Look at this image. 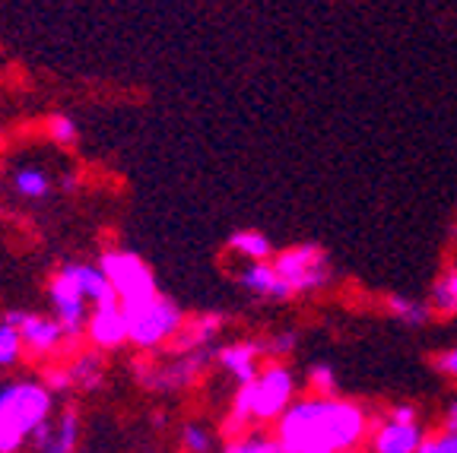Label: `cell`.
Wrapping results in <instances>:
<instances>
[{
	"mask_svg": "<svg viewBox=\"0 0 457 453\" xmlns=\"http://www.w3.org/2000/svg\"><path fill=\"white\" fill-rule=\"evenodd\" d=\"M86 336L102 352L121 349L128 342V314H124V308L114 301V305H99L96 311H89Z\"/></svg>",
	"mask_w": 457,
	"mask_h": 453,
	"instance_id": "9c48e42d",
	"label": "cell"
},
{
	"mask_svg": "<svg viewBox=\"0 0 457 453\" xmlns=\"http://www.w3.org/2000/svg\"><path fill=\"white\" fill-rule=\"evenodd\" d=\"M387 416L397 418V422H416V409H413V406H394Z\"/></svg>",
	"mask_w": 457,
	"mask_h": 453,
	"instance_id": "4dcf8cb0",
	"label": "cell"
},
{
	"mask_svg": "<svg viewBox=\"0 0 457 453\" xmlns=\"http://www.w3.org/2000/svg\"><path fill=\"white\" fill-rule=\"evenodd\" d=\"M270 267L293 295H312L334 283V263L318 244H295L289 251H279Z\"/></svg>",
	"mask_w": 457,
	"mask_h": 453,
	"instance_id": "277c9868",
	"label": "cell"
},
{
	"mask_svg": "<svg viewBox=\"0 0 457 453\" xmlns=\"http://www.w3.org/2000/svg\"><path fill=\"white\" fill-rule=\"evenodd\" d=\"M420 453H457V432H438L426 434V441L420 444Z\"/></svg>",
	"mask_w": 457,
	"mask_h": 453,
	"instance_id": "4316f807",
	"label": "cell"
},
{
	"mask_svg": "<svg viewBox=\"0 0 457 453\" xmlns=\"http://www.w3.org/2000/svg\"><path fill=\"white\" fill-rule=\"evenodd\" d=\"M238 283L257 298H267V301H286L293 298V292L286 289V283L277 276V269L270 267V260L261 263H248V267L238 273Z\"/></svg>",
	"mask_w": 457,
	"mask_h": 453,
	"instance_id": "9a60e30c",
	"label": "cell"
},
{
	"mask_svg": "<svg viewBox=\"0 0 457 453\" xmlns=\"http://www.w3.org/2000/svg\"><path fill=\"white\" fill-rule=\"evenodd\" d=\"M48 295H51V305H54V320L61 324L67 340L83 336L86 320H89V308H86V295L77 283L73 263L57 269L54 279H51V285H48Z\"/></svg>",
	"mask_w": 457,
	"mask_h": 453,
	"instance_id": "52a82bcc",
	"label": "cell"
},
{
	"mask_svg": "<svg viewBox=\"0 0 457 453\" xmlns=\"http://www.w3.org/2000/svg\"><path fill=\"white\" fill-rule=\"evenodd\" d=\"M248 390V409L251 422H277L286 412V406L295 399V375L283 361H270L257 371L251 383H242Z\"/></svg>",
	"mask_w": 457,
	"mask_h": 453,
	"instance_id": "8992f818",
	"label": "cell"
},
{
	"mask_svg": "<svg viewBox=\"0 0 457 453\" xmlns=\"http://www.w3.org/2000/svg\"><path fill=\"white\" fill-rule=\"evenodd\" d=\"M226 453H283L277 444V438L264 432H242L236 434V441H228Z\"/></svg>",
	"mask_w": 457,
	"mask_h": 453,
	"instance_id": "7402d4cb",
	"label": "cell"
},
{
	"mask_svg": "<svg viewBox=\"0 0 457 453\" xmlns=\"http://www.w3.org/2000/svg\"><path fill=\"white\" fill-rule=\"evenodd\" d=\"M48 134L57 146H77V140H79V128L67 114H54V118L48 120Z\"/></svg>",
	"mask_w": 457,
	"mask_h": 453,
	"instance_id": "484cf974",
	"label": "cell"
},
{
	"mask_svg": "<svg viewBox=\"0 0 457 453\" xmlns=\"http://www.w3.org/2000/svg\"><path fill=\"white\" fill-rule=\"evenodd\" d=\"M426 441V428L416 422H397L387 416L375 434H371V453H420V444Z\"/></svg>",
	"mask_w": 457,
	"mask_h": 453,
	"instance_id": "7c38bea8",
	"label": "cell"
},
{
	"mask_svg": "<svg viewBox=\"0 0 457 453\" xmlns=\"http://www.w3.org/2000/svg\"><path fill=\"white\" fill-rule=\"evenodd\" d=\"M51 397L38 381L0 383V453H20L36 428L51 418Z\"/></svg>",
	"mask_w": 457,
	"mask_h": 453,
	"instance_id": "7a4b0ae2",
	"label": "cell"
},
{
	"mask_svg": "<svg viewBox=\"0 0 457 453\" xmlns=\"http://www.w3.org/2000/svg\"><path fill=\"white\" fill-rule=\"evenodd\" d=\"M79 412L64 409L54 422H45L42 428L32 432V450L36 453H77L79 447Z\"/></svg>",
	"mask_w": 457,
	"mask_h": 453,
	"instance_id": "30bf717a",
	"label": "cell"
},
{
	"mask_svg": "<svg viewBox=\"0 0 457 453\" xmlns=\"http://www.w3.org/2000/svg\"><path fill=\"white\" fill-rule=\"evenodd\" d=\"M124 314H128V342H134L143 352L162 349L185 326V311L169 295H156L137 308H124Z\"/></svg>",
	"mask_w": 457,
	"mask_h": 453,
	"instance_id": "3957f363",
	"label": "cell"
},
{
	"mask_svg": "<svg viewBox=\"0 0 457 453\" xmlns=\"http://www.w3.org/2000/svg\"><path fill=\"white\" fill-rule=\"evenodd\" d=\"M99 269L105 273L108 285H112L114 298L121 308H137L143 301L159 295V285L153 269L140 260L137 254H128V251H112V254L102 257Z\"/></svg>",
	"mask_w": 457,
	"mask_h": 453,
	"instance_id": "5b68a950",
	"label": "cell"
},
{
	"mask_svg": "<svg viewBox=\"0 0 457 453\" xmlns=\"http://www.w3.org/2000/svg\"><path fill=\"white\" fill-rule=\"evenodd\" d=\"M295 346H299V334L295 330H283V334L270 336V340L264 342V355H289L295 352Z\"/></svg>",
	"mask_w": 457,
	"mask_h": 453,
	"instance_id": "83f0119b",
	"label": "cell"
},
{
	"mask_svg": "<svg viewBox=\"0 0 457 453\" xmlns=\"http://www.w3.org/2000/svg\"><path fill=\"white\" fill-rule=\"evenodd\" d=\"M13 185L26 200H42V197H48V191H51V181L42 169H20L13 175Z\"/></svg>",
	"mask_w": 457,
	"mask_h": 453,
	"instance_id": "603a6c76",
	"label": "cell"
},
{
	"mask_svg": "<svg viewBox=\"0 0 457 453\" xmlns=\"http://www.w3.org/2000/svg\"><path fill=\"white\" fill-rule=\"evenodd\" d=\"M387 314H391L397 324L410 326V330H420L432 320V308L428 301H416L407 295H387Z\"/></svg>",
	"mask_w": 457,
	"mask_h": 453,
	"instance_id": "ac0fdd59",
	"label": "cell"
},
{
	"mask_svg": "<svg viewBox=\"0 0 457 453\" xmlns=\"http://www.w3.org/2000/svg\"><path fill=\"white\" fill-rule=\"evenodd\" d=\"M67 375H71V387L99 390L102 381H105V358H102V352H83L73 358Z\"/></svg>",
	"mask_w": 457,
	"mask_h": 453,
	"instance_id": "e0dca14e",
	"label": "cell"
},
{
	"mask_svg": "<svg viewBox=\"0 0 457 453\" xmlns=\"http://www.w3.org/2000/svg\"><path fill=\"white\" fill-rule=\"evenodd\" d=\"M308 387L312 397H337V375L330 365H312L308 368Z\"/></svg>",
	"mask_w": 457,
	"mask_h": 453,
	"instance_id": "d4e9b609",
	"label": "cell"
},
{
	"mask_svg": "<svg viewBox=\"0 0 457 453\" xmlns=\"http://www.w3.org/2000/svg\"><path fill=\"white\" fill-rule=\"evenodd\" d=\"M22 355V340L20 330L0 320V368H13Z\"/></svg>",
	"mask_w": 457,
	"mask_h": 453,
	"instance_id": "cb8c5ba5",
	"label": "cell"
},
{
	"mask_svg": "<svg viewBox=\"0 0 457 453\" xmlns=\"http://www.w3.org/2000/svg\"><path fill=\"white\" fill-rule=\"evenodd\" d=\"M261 355H264V342H228V346L216 349V361H220V368L226 371L232 381L251 383L261 371Z\"/></svg>",
	"mask_w": 457,
	"mask_h": 453,
	"instance_id": "4fadbf2b",
	"label": "cell"
},
{
	"mask_svg": "<svg viewBox=\"0 0 457 453\" xmlns=\"http://www.w3.org/2000/svg\"><path fill=\"white\" fill-rule=\"evenodd\" d=\"M207 361H210V349L207 352H175L171 355V361L156 365V368L150 371L146 383L156 387V390H181L204 375Z\"/></svg>",
	"mask_w": 457,
	"mask_h": 453,
	"instance_id": "8fae6325",
	"label": "cell"
},
{
	"mask_svg": "<svg viewBox=\"0 0 457 453\" xmlns=\"http://www.w3.org/2000/svg\"><path fill=\"white\" fill-rule=\"evenodd\" d=\"M432 314H457V267H451L445 276H438L428 292Z\"/></svg>",
	"mask_w": 457,
	"mask_h": 453,
	"instance_id": "ffe728a7",
	"label": "cell"
},
{
	"mask_svg": "<svg viewBox=\"0 0 457 453\" xmlns=\"http://www.w3.org/2000/svg\"><path fill=\"white\" fill-rule=\"evenodd\" d=\"M179 441H181V450L185 453H213L216 450V434L210 432L204 422H185Z\"/></svg>",
	"mask_w": 457,
	"mask_h": 453,
	"instance_id": "44dd1931",
	"label": "cell"
},
{
	"mask_svg": "<svg viewBox=\"0 0 457 453\" xmlns=\"http://www.w3.org/2000/svg\"><path fill=\"white\" fill-rule=\"evenodd\" d=\"M42 383L51 397H54V393H67V390H71V375H67V368H48Z\"/></svg>",
	"mask_w": 457,
	"mask_h": 453,
	"instance_id": "f1b7e54d",
	"label": "cell"
},
{
	"mask_svg": "<svg viewBox=\"0 0 457 453\" xmlns=\"http://www.w3.org/2000/svg\"><path fill=\"white\" fill-rule=\"evenodd\" d=\"M73 273H77V283L83 289L86 301H93L96 308L99 305H114L118 298H114L112 285H108L105 273L99 267H89V263H73Z\"/></svg>",
	"mask_w": 457,
	"mask_h": 453,
	"instance_id": "2e32d148",
	"label": "cell"
},
{
	"mask_svg": "<svg viewBox=\"0 0 457 453\" xmlns=\"http://www.w3.org/2000/svg\"><path fill=\"white\" fill-rule=\"evenodd\" d=\"M432 365H436V371H442L445 377L457 381V346H451V349H445V352H438L436 358H432Z\"/></svg>",
	"mask_w": 457,
	"mask_h": 453,
	"instance_id": "f546056e",
	"label": "cell"
},
{
	"mask_svg": "<svg viewBox=\"0 0 457 453\" xmlns=\"http://www.w3.org/2000/svg\"><path fill=\"white\" fill-rule=\"evenodd\" d=\"M220 330H222L220 314H200L194 320H185L179 336L171 340V352H207L216 336H220Z\"/></svg>",
	"mask_w": 457,
	"mask_h": 453,
	"instance_id": "5bb4252c",
	"label": "cell"
},
{
	"mask_svg": "<svg viewBox=\"0 0 457 453\" xmlns=\"http://www.w3.org/2000/svg\"><path fill=\"white\" fill-rule=\"evenodd\" d=\"M228 248L236 251V254L248 257L251 263H261V260H270L273 257V244L264 232H257V228H242V232H232L228 235Z\"/></svg>",
	"mask_w": 457,
	"mask_h": 453,
	"instance_id": "d6986e66",
	"label": "cell"
},
{
	"mask_svg": "<svg viewBox=\"0 0 457 453\" xmlns=\"http://www.w3.org/2000/svg\"><path fill=\"white\" fill-rule=\"evenodd\" d=\"M445 428H448V432H457V403L448 409V425H445Z\"/></svg>",
	"mask_w": 457,
	"mask_h": 453,
	"instance_id": "1f68e13d",
	"label": "cell"
},
{
	"mask_svg": "<svg viewBox=\"0 0 457 453\" xmlns=\"http://www.w3.org/2000/svg\"><path fill=\"white\" fill-rule=\"evenodd\" d=\"M369 434V416L359 403L340 397H302L277 418L283 453H353Z\"/></svg>",
	"mask_w": 457,
	"mask_h": 453,
	"instance_id": "6da1fadb",
	"label": "cell"
},
{
	"mask_svg": "<svg viewBox=\"0 0 457 453\" xmlns=\"http://www.w3.org/2000/svg\"><path fill=\"white\" fill-rule=\"evenodd\" d=\"M454 235H457V228H454Z\"/></svg>",
	"mask_w": 457,
	"mask_h": 453,
	"instance_id": "d6a6232c",
	"label": "cell"
},
{
	"mask_svg": "<svg viewBox=\"0 0 457 453\" xmlns=\"http://www.w3.org/2000/svg\"><path fill=\"white\" fill-rule=\"evenodd\" d=\"M4 324L16 326L20 330L22 349H29L32 355H54L64 346V330L54 317H42V314H29V311H7L4 314Z\"/></svg>",
	"mask_w": 457,
	"mask_h": 453,
	"instance_id": "ba28073f",
	"label": "cell"
}]
</instances>
